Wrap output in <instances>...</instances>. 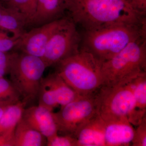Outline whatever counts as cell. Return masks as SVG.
Returning <instances> with one entry per match:
<instances>
[{
    "label": "cell",
    "instance_id": "1",
    "mask_svg": "<svg viewBox=\"0 0 146 146\" xmlns=\"http://www.w3.org/2000/svg\"><path fill=\"white\" fill-rule=\"evenodd\" d=\"M65 9L71 20L85 30L111 24L146 23L145 16L125 0H65Z\"/></svg>",
    "mask_w": 146,
    "mask_h": 146
},
{
    "label": "cell",
    "instance_id": "2",
    "mask_svg": "<svg viewBox=\"0 0 146 146\" xmlns=\"http://www.w3.org/2000/svg\"><path fill=\"white\" fill-rule=\"evenodd\" d=\"M146 23L111 24L86 30L81 49L102 63L114 57L131 42L146 38Z\"/></svg>",
    "mask_w": 146,
    "mask_h": 146
},
{
    "label": "cell",
    "instance_id": "3",
    "mask_svg": "<svg viewBox=\"0 0 146 146\" xmlns=\"http://www.w3.org/2000/svg\"><path fill=\"white\" fill-rule=\"evenodd\" d=\"M56 65V72L79 96L94 94L103 85L102 63L86 51L80 49Z\"/></svg>",
    "mask_w": 146,
    "mask_h": 146
},
{
    "label": "cell",
    "instance_id": "4",
    "mask_svg": "<svg viewBox=\"0 0 146 146\" xmlns=\"http://www.w3.org/2000/svg\"><path fill=\"white\" fill-rule=\"evenodd\" d=\"M101 70L103 85L109 86L126 85L146 72V38L131 42L102 63Z\"/></svg>",
    "mask_w": 146,
    "mask_h": 146
},
{
    "label": "cell",
    "instance_id": "5",
    "mask_svg": "<svg viewBox=\"0 0 146 146\" xmlns=\"http://www.w3.org/2000/svg\"><path fill=\"white\" fill-rule=\"evenodd\" d=\"M96 113L104 121L127 118L138 125L132 91L129 83L121 86L103 85L95 94Z\"/></svg>",
    "mask_w": 146,
    "mask_h": 146
},
{
    "label": "cell",
    "instance_id": "6",
    "mask_svg": "<svg viewBox=\"0 0 146 146\" xmlns=\"http://www.w3.org/2000/svg\"><path fill=\"white\" fill-rule=\"evenodd\" d=\"M46 65L41 58L14 52L9 74L10 81L27 104L38 97Z\"/></svg>",
    "mask_w": 146,
    "mask_h": 146
},
{
    "label": "cell",
    "instance_id": "7",
    "mask_svg": "<svg viewBox=\"0 0 146 146\" xmlns=\"http://www.w3.org/2000/svg\"><path fill=\"white\" fill-rule=\"evenodd\" d=\"M96 93L81 96L60 107L58 112H52L58 133L75 137L80 126L96 114Z\"/></svg>",
    "mask_w": 146,
    "mask_h": 146
},
{
    "label": "cell",
    "instance_id": "8",
    "mask_svg": "<svg viewBox=\"0 0 146 146\" xmlns=\"http://www.w3.org/2000/svg\"><path fill=\"white\" fill-rule=\"evenodd\" d=\"M81 39L76 25L70 18H68L47 44L42 58L47 67L56 65L61 60L78 52Z\"/></svg>",
    "mask_w": 146,
    "mask_h": 146
},
{
    "label": "cell",
    "instance_id": "9",
    "mask_svg": "<svg viewBox=\"0 0 146 146\" xmlns=\"http://www.w3.org/2000/svg\"><path fill=\"white\" fill-rule=\"evenodd\" d=\"M67 19L60 18L25 31L20 36L15 49L21 52L42 58L51 37Z\"/></svg>",
    "mask_w": 146,
    "mask_h": 146
},
{
    "label": "cell",
    "instance_id": "10",
    "mask_svg": "<svg viewBox=\"0 0 146 146\" xmlns=\"http://www.w3.org/2000/svg\"><path fill=\"white\" fill-rule=\"evenodd\" d=\"M22 119L46 138L58 133L52 111L39 105L25 108Z\"/></svg>",
    "mask_w": 146,
    "mask_h": 146
},
{
    "label": "cell",
    "instance_id": "11",
    "mask_svg": "<svg viewBox=\"0 0 146 146\" xmlns=\"http://www.w3.org/2000/svg\"><path fill=\"white\" fill-rule=\"evenodd\" d=\"M104 122L105 146H128L131 145L135 129L127 119Z\"/></svg>",
    "mask_w": 146,
    "mask_h": 146
},
{
    "label": "cell",
    "instance_id": "12",
    "mask_svg": "<svg viewBox=\"0 0 146 146\" xmlns=\"http://www.w3.org/2000/svg\"><path fill=\"white\" fill-rule=\"evenodd\" d=\"M104 133V121L96 113L76 132L77 146H105Z\"/></svg>",
    "mask_w": 146,
    "mask_h": 146
},
{
    "label": "cell",
    "instance_id": "13",
    "mask_svg": "<svg viewBox=\"0 0 146 146\" xmlns=\"http://www.w3.org/2000/svg\"><path fill=\"white\" fill-rule=\"evenodd\" d=\"M65 11V0H37L36 13L30 25L39 26L60 19Z\"/></svg>",
    "mask_w": 146,
    "mask_h": 146
},
{
    "label": "cell",
    "instance_id": "14",
    "mask_svg": "<svg viewBox=\"0 0 146 146\" xmlns=\"http://www.w3.org/2000/svg\"><path fill=\"white\" fill-rule=\"evenodd\" d=\"M27 22L19 12L0 3V30L20 37L25 32Z\"/></svg>",
    "mask_w": 146,
    "mask_h": 146
},
{
    "label": "cell",
    "instance_id": "15",
    "mask_svg": "<svg viewBox=\"0 0 146 146\" xmlns=\"http://www.w3.org/2000/svg\"><path fill=\"white\" fill-rule=\"evenodd\" d=\"M46 143V138L22 118L15 128V146H43Z\"/></svg>",
    "mask_w": 146,
    "mask_h": 146
},
{
    "label": "cell",
    "instance_id": "16",
    "mask_svg": "<svg viewBox=\"0 0 146 146\" xmlns=\"http://www.w3.org/2000/svg\"><path fill=\"white\" fill-rule=\"evenodd\" d=\"M45 78L52 89L60 107L81 96L70 87L56 72L49 74Z\"/></svg>",
    "mask_w": 146,
    "mask_h": 146
},
{
    "label": "cell",
    "instance_id": "17",
    "mask_svg": "<svg viewBox=\"0 0 146 146\" xmlns=\"http://www.w3.org/2000/svg\"><path fill=\"white\" fill-rule=\"evenodd\" d=\"M129 84L134 99L136 117L140 124L146 116V72L138 76Z\"/></svg>",
    "mask_w": 146,
    "mask_h": 146
},
{
    "label": "cell",
    "instance_id": "18",
    "mask_svg": "<svg viewBox=\"0 0 146 146\" xmlns=\"http://www.w3.org/2000/svg\"><path fill=\"white\" fill-rule=\"evenodd\" d=\"M27 103L21 100L9 106L0 119V133L16 127L22 119Z\"/></svg>",
    "mask_w": 146,
    "mask_h": 146
},
{
    "label": "cell",
    "instance_id": "19",
    "mask_svg": "<svg viewBox=\"0 0 146 146\" xmlns=\"http://www.w3.org/2000/svg\"><path fill=\"white\" fill-rule=\"evenodd\" d=\"M37 0H9L5 5L15 9L30 25L36 13Z\"/></svg>",
    "mask_w": 146,
    "mask_h": 146
},
{
    "label": "cell",
    "instance_id": "20",
    "mask_svg": "<svg viewBox=\"0 0 146 146\" xmlns=\"http://www.w3.org/2000/svg\"><path fill=\"white\" fill-rule=\"evenodd\" d=\"M38 98L39 105L53 112L58 106L56 97L45 78H42L39 87Z\"/></svg>",
    "mask_w": 146,
    "mask_h": 146
},
{
    "label": "cell",
    "instance_id": "21",
    "mask_svg": "<svg viewBox=\"0 0 146 146\" xmlns=\"http://www.w3.org/2000/svg\"><path fill=\"white\" fill-rule=\"evenodd\" d=\"M21 99V95L10 80L0 78V102L15 103Z\"/></svg>",
    "mask_w": 146,
    "mask_h": 146
},
{
    "label": "cell",
    "instance_id": "22",
    "mask_svg": "<svg viewBox=\"0 0 146 146\" xmlns=\"http://www.w3.org/2000/svg\"><path fill=\"white\" fill-rule=\"evenodd\" d=\"M46 139L48 146H77L76 139L69 135L60 136L58 133Z\"/></svg>",
    "mask_w": 146,
    "mask_h": 146
},
{
    "label": "cell",
    "instance_id": "23",
    "mask_svg": "<svg viewBox=\"0 0 146 146\" xmlns=\"http://www.w3.org/2000/svg\"><path fill=\"white\" fill-rule=\"evenodd\" d=\"M7 32L0 30V52H8L14 49L19 42L20 37L10 36Z\"/></svg>",
    "mask_w": 146,
    "mask_h": 146
},
{
    "label": "cell",
    "instance_id": "24",
    "mask_svg": "<svg viewBox=\"0 0 146 146\" xmlns=\"http://www.w3.org/2000/svg\"><path fill=\"white\" fill-rule=\"evenodd\" d=\"M134 129L133 139L131 145L132 146H146V116Z\"/></svg>",
    "mask_w": 146,
    "mask_h": 146
},
{
    "label": "cell",
    "instance_id": "25",
    "mask_svg": "<svg viewBox=\"0 0 146 146\" xmlns=\"http://www.w3.org/2000/svg\"><path fill=\"white\" fill-rule=\"evenodd\" d=\"M14 52H0V78L9 74Z\"/></svg>",
    "mask_w": 146,
    "mask_h": 146
},
{
    "label": "cell",
    "instance_id": "26",
    "mask_svg": "<svg viewBox=\"0 0 146 146\" xmlns=\"http://www.w3.org/2000/svg\"><path fill=\"white\" fill-rule=\"evenodd\" d=\"M15 128L0 133V146H15Z\"/></svg>",
    "mask_w": 146,
    "mask_h": 146
},
{
    "label": "cell",
    "instance_id": "27",
    "mask_svg": "<svg viewBox=\"0 0 146 146\" xmlns=\"http://www.w3.org/2000/svg\"><path fill=\"white\" fill-rule=\"evenodd\" d=\"M134 10L143 16L146 12V0H131L129 3Z\"/></svg>",
    "mask_w": 146,
    "mask_h": 146
},
{
    "label": "cell",
    "instance_id": "28",
    "mask_svg": "<svg viewBox=\"0 0 146 146\" xmlns=\"http://www.w3.org/2000/svg\"><path fill=\"white\" fill-rule=\"evenodd\" d=\"M14 103L8 102H0V119L4 114L7 108Z\"/></svg>",
    "mask_w": 146,
    "mask_h": 146
},
{
    "label": "cell",
    "instance_id": "29",
    "mask_svg": "<svg viewBox=\"0 0 146 146\" xmlns=\"http://www.w3.org/2000/svg\"><path fill=\"white\" fill-rule=\"evenodd\" d=\"M9 1V0H0V3L2 4L3 3L4 5H5Z\"/></svg>",
    "mask_w": 146,
    "mask_h": 146
},
{
    "label": "cell",
    "instance_id": "30",
    "mask_svg": "<svg viewBox=\"0 0 146 146\" xmlns=\"http://www.w3.org/2000/svg\"><path fill=\"white\" fill-rule=\"evenodd\" d=\"M125 1H127V2L128 3H129V2H130L131 0H125Z\"/></svg>",
    "mask_w": 146,
    "mask_h": 146
}]
</instances>
